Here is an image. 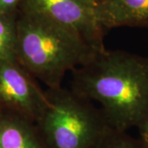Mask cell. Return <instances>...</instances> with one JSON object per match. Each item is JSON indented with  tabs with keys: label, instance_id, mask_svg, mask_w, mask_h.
Returning <instances> with one entry per match:
<instances>
[{
	"label": "cell",
	"instance_id": "12",
	"mask_svg": "<svg viewBox=\"0 0 148 148\" xmlns=\"http://www.w3.org/2000/svg\"></svg>",
	"mask_w": 148,
	"mask_h": 148
},
{
	"label": "cell",
	"instance_id": "8",
	"mask_svg": "<svg viewBox=\"0 0 148 148\" xmlns=\"http://www.w3.org/2000/svg\"><path fill=\"white\" fill-rule=\"evenodd\" d=\"M16 21L13 14L0 13V60H16Z\"/></svg>",
	"mask_w": 148,
	"mask_h": 148
},
{
	"label": "cell",
	"instance_id": "3",
	"mask_svg": "<svg viewBox=\"0 0 148 148\" xmlns=\"http://www.w3.org/2000/svg\"><path fill=\"white\" fill-rule=\"evenodd\" d=\"M45 92L46 106L36 123L45 147H96L108 126L101 109L63 86Z\"/></svg>",
	"mask_w": 148,
	"mask_h": 148
},
{
	"label": "cell",
	"instance_id": "2",
	"mask_svg": "<svg viewBox=\"0 0 148 148\" xmlns=\"http://www.w3.org/2000/svg\"><path fill=\"white\" fill-rule=\"evenodd\" d=\"M96 51L77 33L40 15L23 12L16 21V60L48 88L62 86L66 73Z\"/></svg>",
	"mask_w": 148,
	"mask_h": 148
},
{
	"label": "cell",
	"instance_id": "11",
	"mask_svg": "<svg viewBox=\"0 0 148 148\" xmlns=\"http://www.w3.org/2000/svg\"><path fill=\"white\" fill-rule=\"evenodd\" d=\"M140 139L148 147V119L138 127Z\"/></svg>",
	"mask_w": 148,
	"mask_h": 148
},
{
	"label": "cell",
	"instance_id": "6",
	"mask_svg": "<svg viewBox=\"0 0 148 148\" xmlns=\"http://www.w3.org/2000/svg\"><path fill=\"white\" fill-rule=\"evenodd\" d=\"M99 27H143L148 25V0H101L95 5Z\"/></svg>",
	"mask_w": 148,
	"mask_h": 148
},
{
	"label": "cell",
	"instance_id": "4",
	"mask_svg": "<svg viewBox=\"0 0 148 148\" xmlns=\"http://www.w3.org/2000/svg\"><path fill=\"white\" fill-rule=\"evenodd\" d=\"M46 106L45 92L16 60H0V112L21 114L36 123Z\"/></svg>",
	"mask_w": 148,
	"mask_h": 148
},
{
	"label": "cell",
	"instance_id": "9",
	"mask_svg": "<svg viewBox=\"0 0 148 148\" xmlns=\"http://www.w3.org/2000/svg\"><path fill=\"white\" fill-rule=\"evenodd\" d=\"M95 148H148L140 138L107 126Z\"/></svg>",
	"mask_w": 148,
	"mask_h": 148
},
{
	"label": "cell",
	"instance_id": "1",
	"mask_svg": "<svg viewBox=\"0 0 148 148\" xmlns=\"http://www.w3.org/2000/svg\"><path fill=\"white\" fill-rule=\"evenodd\" d=\"M71 90L100 104L109 127L127 132L148 119V57L106 48L73 71Z\"/></svg>",
	"mask_w": 148,
	"mask_h": 148
},
{
	"label": "cell",
	"instance_id": "5",
	"mask_svg": "<svg viewBox=\"0 0 148 148\" xmlns=\"http://www.w3.org/2000/svg\"><path fill=\"white\" fill-rule=\"evenodd\" d=\"M95 0H24L23 12L36 13L77 33L90 46L105 49L95 16Z\"/></svg>",
	"mask_w": 148,
	"mask_h": 148
},
{
	"label": "cell",
	"instance_id": "10",
	"mask_svg": "<svg viewBox=\"0 0 148 148\" xmlns=\"http://www.w3.org/2000/svg\"><path fill=\"white\" fill-rule=\"evenodd\" d=\"M24 0H0V13L13 14L18 4Z\"/></svg>",
	"mask_w": 148,
	"mask_h": 148
},
{
	"label": "cell",
	"instance_id": "7",
	"mask_svg": "<svg viewBox=\"0 0 148 148\" xmlns=\"http://www.w3.org/2000/svg\"><path fill=\"white\" fill-rule=\"evenodd\" d=\"M0 148H45L36 123L12 112H0Z\"/></svg>",
	"mask_w": 148,
	"mask_h": 148
}]
</instances>
